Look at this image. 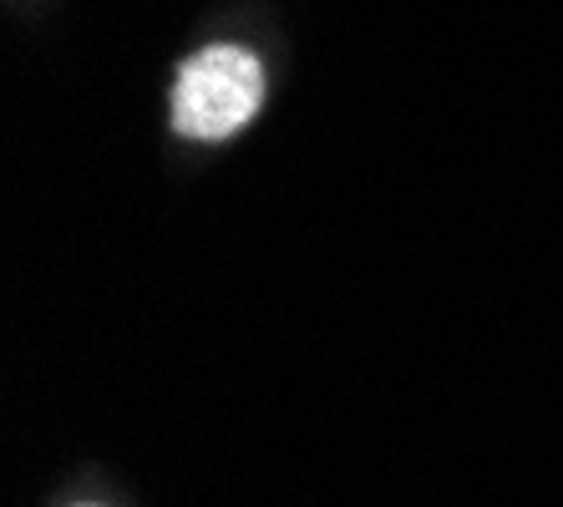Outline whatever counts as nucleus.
Returning <instances> with one entry per match:
<instances>
[{
    "label": "nucleus",
    "instance_id": "1",
    "mask_svg": "<svg viewBox=\"0 0 563 507\" xmlns=\"http://www.w3.org/2000/svg\"><path fill=\"white\" fill-rule=\"evenodd\" d=\"M264 102V66L244 46H203L178 66L173 128L194 143L234 137Z\"/></svg>",
    "mask_w": 563,
    "mask_h": 507
}]
</instances>
